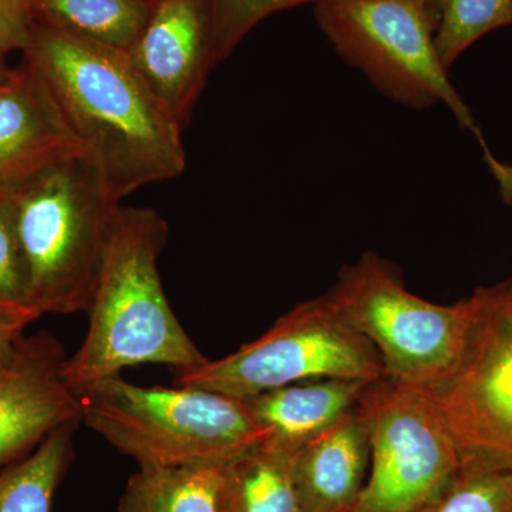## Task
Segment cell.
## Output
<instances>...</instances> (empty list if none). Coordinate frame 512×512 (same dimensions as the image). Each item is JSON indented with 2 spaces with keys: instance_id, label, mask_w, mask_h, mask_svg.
Here are the masks:
<instances>
[{
  "instance_id": "cell-25",
  "label": "cell",
  "mask_w": 512,
  "mask_h": 512,
  "mask_svg": "<svg viewBox=\"0 0 512 512\" xmlns=\"http://www.w3.org/2000/svg\"><path fill=\"white\" fill-rule=\"evenodd\" d=\"M8 56L9 53H6L5 50L0 49V86H2V84L8 83L16 73V69L10 67Z\"/></svg>"
},
{
  "instance_id": "cell-14",
  "label": "cell",
  "mask_w": 512,
  "mask_h": 512,
  "mask_svg": "<svg viewBox=\"0 0 512 512\" xmlns=\"http://www.w3.org/2000/svg\"><path fill=\"white\" fill-rule=\"evenodd\" d=\"M372 382L313 379L288 384L242 400L252 419L279 446L296 451L355 407Z\"/></svg>"
},
{
  "instance_id": "cell-18",
  "label": "cell",
  "mask_w": 512,
  "mask_h": 512,
  "mask_svg": "<svg viewBox=\"0 0 512 512\" xmlns=\"http://www.w3.org/2000/svg\"><path fill=\"white\" fill-rule=\"evenodd\" d=\"M77 427L53 431L32 453L0 471V512H52L57 487L72 464Z\"/></svg>"
},
{
  "instance_id": "cell-19",
  "label": "cell",
  "mask_w": 512,
  "mask_h": 512,
  "mask_svg": "<svg viewBox=\"0 0 512 512\" xmlns=\"http://www.w3.org/2000/svg\"><path fill=\"white\" fill-rule=\"evenodd\" d=\"M412 512H512V466L463 456L457 473Z\"/></svg>"
},
{
  "instance_id": "cell-17",
  "label": "cell",
  "mask_w": 512,
  "mask_h": 512,
  "mask_svg": "<svg viewBox=\"0 0 512 512\" xmlns=\"http://www.w3.org/2000/svg\"><path fill=\"white\" fill-rule=\"evenodd\" d=\"M221 467L138 468L124 488L117 512H218Z\"/></svg>"
},
{
  "instance_id": "cell-8",
  "label": "cell",
  "mask_w": 512,
  "mask_h": 512,
  "mask_svg": "<svg viewBox=\"0 0 512 512\" xmlns=\"http://www.w3.org/2000/svg\"><path fill=\"white\" fill-rule=\"evenodd\" d=\"M370 446L365 488L350 512H412L457 473L463 454L427 390L372 382L355 404Z\"/></svg>"
},
{
  "instance_id": "cell-2",
  "label": "cell",
  "mask_w": 512,
  "mask_h": 512,
  "mask_svg": "<svg viewBox=\"0 0 512 512\" xmlns=\"http://www.w3.org/2000/svg\"><path fill=\"white\" fill-rule=\"evenodd\" d=\"M168 234L156 210L120 204L114 212L87 308L89 328L63 363L64 380L79 396L127 367L163 365L175 375L207 360L165 296L158 258Z\"/></svg>"
},
{
  "instance_id": "cell-3",
  "label": "cell",
  "mask_w": 512,
  "mask_h": 512,
  "mask_svg": "<svg viewBox=\"0 0 512 512\" xmlns=\"http://www.w3.org/2000/svg\"><path fill=\"white\" fill-rule=\"evenodd\" d=\"M29 301L43 316L87 312L114 212L84 150L8 185Z\"/></svg>"
},
{
  "instance_id": "cell-26",
  "label": "cell",
  "mask_w": 512,
  "mask_h": 512,
  "mask_svg": "<svg viewBox=\"0 0 512 512\" xmlns=\"http://www.w3.org/2000/svg\"><path fill=\"white\" fill-rule=\"evenodd\" d=\"M153 2H156V0H153Z\"/></svg>"
},
{
  "instance_id": "cell-9",
  "label": "cell",
  "mask_w": 512,
  "mask_h": 512,
  "mask_svg": "<svg viewBox=\"0 0 512 512\" xmlns=\"http://www.w3.org/2000/svg\"><path fill=\"white\" fill-rule=\"evenodd\" d=\"M460 362L427 390L463 456L512 466V281L478 289Z\"/></svg>"
},
{
  "instance_id": "cell-7",
  "label": "cell",
  "mask_w": 512,
  "mask_h": 512,
  "mask_svg": "<svg viewBox=\"0 0 512 512\" xmlns=\"http://www.w3.org/2000/svg\"><path fill=\"white\" fill-rule=\"evenodd\" d=\"M383 376L382 356L373 343L323 295L299 303L237 352L175 373V383L245 400L305 380L376 382Z\"/></svg>"
},
{
  "instance_id": "cell-5",
  "label": "cell",
  "mask_w": 512,
  "mask_h": 512,
  "mask_svg": "<svg viewBox=\"0 0 512 512\" xmlns=\"http://www.w3.org/2000/svg\"><path fill=\"white\" fill-rule=\"evenodd\" d=\"M313 15L336 52L390 99L414 109L446 104L476 136L504 200L512 202V167L491 153L448 79L434 43L436 26L420 0H320Z\"/></svg>"
},
{
  "instance_id": "cell-6",
  "label": "cell",
  "mask_w": 512,
  "mask_h": 512,
  "mask_svg": "<svg viewBox=\"0 0 512 512\" xmlns=\"http://www.w3.org/2000/svg\"><path fill=\"white\" fill-rule=\"evenodd\" d=\"M326 295L382 356L384 376L430 390L456 370L471 323L470 301L441 306L407 291L399 271L367 252Z\"/></svg>"
},
{
  "instance_id": "cell-22",
  "label": "cell",
  "mask_w": 512,
  "mask_h": 512,
  "mask_svg": "<svg viewBox=\"0 0 512 512\" xmlns=\"http://www.w3.org/2000/svg\"><path fill=\"white\" fill-rule=\"evenodd\" d=\"M318 2L320 0H211L215 64L227 60L245 36L268 16Z\"/></svg>"
},
{
  "instance_id": "cell-15",
  "label": "cell",
  "mask_w": 512,
  "mask_h": 512,
  "mask_svg": "<svg viewBox=\"0 0 512 512\" xmlns=\"http://www.w3.org/2000/svg\"><path fill=\"white\" fill-rule=\"evenodd\" d=\"M295 451L268 439L222 464L218 512H301L293 483Z\"/></svg>"
},
{
  "instance_id": "cell-4",
  "label": "cell",
  "mask_w": 512,
  "mask_h": 512,
  "mask_svg": "<svg viewBox=\"0 0 512 512\" xmlns=\"http://www.w3.org/2000/svg\"><path fill=\"white\" fill-rule=\"evenodd\" d=\"M80 399L83 423L138 468L224 464L271 439L242 400L200 387L138 386L117 375Z\"/></svg>"
},
{
  "instance_id": "cell-13",
  "label": "cell",
  "mask_w": 512,
  "mask_h": 512,
  "mask_svg": "<svg viewBox=\"0 0 512 512\" xmlns=\"http://www.w3.org/2000/svg\"><path fill=\"white\" fill-rule=\"evenodd\" d=\"M369 467V439L353 407L293 454L299 511H352L365 488Z\"/></svg>"
},
{
  "instance_id": "cell-1",
  "label": "cell",
  "mask_w": 512,
  "mask_h": 512,
  "mask_svg": "<svg viewBox=\"0 0 512 512\" xmlns=\"http://www.w3.org/2000/svg\"><path fill=\"white\" fill-rule=\"evenodd\" d=\"M22 55L45 80L114 200L184 174V128L126 53L35 23Z\"/></svg>"
},
{
  "instance_id": "cell-16",
  "label": "cell",
  "mask_w": 512,
  "mask_h": 512,
  "mask_svg": "<svg viewBox=\"0 0 512 512\" xmlns=\"http://www.w3.org/2000/svg\"><path fill=\"white\" fill-rule=\"evenodd\" d=\"M33 20L127 53L143 32L153 0H28Z\"/></svg>"
},
{
  "instance_id": "cell-11",
  "label": "cell",
  "mask_w": 512,
  "mask_h": 512,
  "mask_svg": "<svg viewBox=\"0 0 512 512\" xmlns=\"http://www.w3.org/2000/svg\"><path fill=\"white\" fill-rule=\"evenodd\" d=\"M66 357L50 333L20 338L0 373V467L28 456L53 431L83 423L82 399L63 377Z\"/></svg>"
},
{
  "instance_id": "cell-10",
  "label": "cell",
  "mask_w": 512,
  "mask_h": 512,
  "mask_svg": "<svg viewBox=\"0 0 512 512\" xmlns=\"http://www.w3.org/2000/svg\"><path fill=\"white\" fill-rule=\"evenodd\" d=\"M126 55L165 109L187 127L208 74L217 66L211 0H156Z\"/></svg>"
},
{
  "instance_id": "cell-21",
  "label": "cell",
  "mask_w": 512,
  "mask_h": 512,
  "mask_svg": "<svg viewBox=\"0 0 512 512\" xmlns=\"http://www.w3.org/2000/svg\"><path fill=\"white\" fill-rule=\"evenodd\" d=\"M39 319L29 301L8 185H0V320L28 328Z\"/></svg>"
},
{
  "instance_id": "cell-12",
  "label": "cell",
  "mask_w": 512,
  "mask_h": 512,
  "mask_svg": "<svg viewBox=\"0 0 512 512\" xmlns=\"http://www.w3.org/2000/svg\"><path fill=\"white\" fill-rule=\"evenodd\" d=\"M83 150L45 80L23 63L0 86V185Z\"/></svg>"
},
{
  "instance_id": "cell-23",
  "label": "cell",
  "mask_w": 512,
  "mask_h": 512,
  "mask_svg": "<svg viewBox=\"0 0 512 512\" xmlns=\"http://www.w3.org/2000/svg\"><path fill=\"white\" fill-rule=\"evenodd\" d=\"M33 26L28 0H0V49L6 53L23 52Z\"/></svg>"
},
{
  "instance_id": "cell-20",
  "label": "cell",
  "mask_w": 512,
  "mask_h": 512,
  "mask_svg": "<svg viewBox=\"0 0 512 512\" xmlns=\"http://www.w3.org/2000/svg\"><path fill=\"white\" fill-rule=\"evenodd\" d=\"M433 19L434 43L450 67L478 39L512 25V0H420Z\"/></svg>"
},
{
  "instance_id": "cell-24",
  "label": "cell",
  "mask_w": 512,
  "mask_h": 512,
  "mask_svg": "<svg viewBox=\"0 0 512 512\" xmlns=\"http://www.w3.org/2000/svg\"><path fill=\"white\" fill-rule=\"evenodd\" d=\"M26 326L0 320V373L5 372L15 356L20 338L25 335Z\"/></svg>"
}]
</instances>
